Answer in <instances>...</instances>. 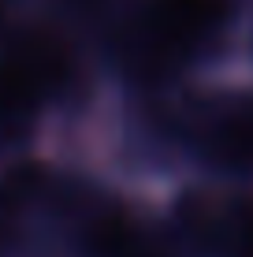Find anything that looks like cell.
I'll return each mask as SVG.
<instances>
[{
	"label": "cell",
	"instance_id": "1",
	"mask_svg": "<svg viewBox=\"0 0 253 257\" xmlns=\"http://www.w3.org/2000/svg\"><path fill=\"white\" fill-rule=\"evenodd\" d=\"M242 0H134L108 26V60L138 97H164L234 64Z\"/></svg>",
	"mask_w": 253,
	"mask_h": 257
},
{
	"label": "cell",
	"instance_id": "2",
	"mask_svg": "<svg viewBox=\"0 0 253 257\" xmlns=\"http://www.w3.org/2000/svg\"><path fill=\"white\" fill-rule=\"evenodd\" d=\"M38 4L71 26H82V23H108L112 26L134 0H38Z\"/></svg>",
	"mask_w": 253,
	"mask_h": 257
}]
</instances>
